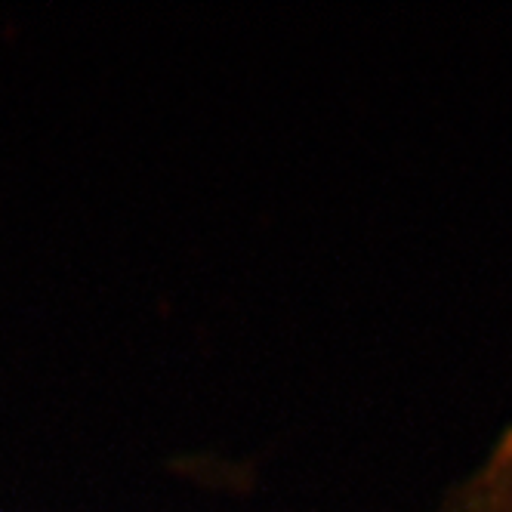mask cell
<instances>
[{"label": "cell", "mask_w": 512, "mask_h": 512, "mask_svg": "<svg viewBox=\"0 0 512 512\" xmlns=\"http://www.w3.org/2000/svg\"><path fill=\"white\" fill-rule=\"evenodd\" d=\"M445 512H512V432Z\"/></svg>", "instance_id": "6da1fadb"}]
</instances>
